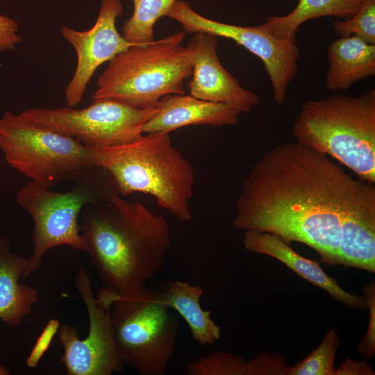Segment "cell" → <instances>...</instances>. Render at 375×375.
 <instances>
[{
  "mask_svg": "<svg viewBox=\"0 0 375 375\" xmlns=\"http://www.w3.org/2000/svg\"><path fill=\"white\" fill-rule=\"evenodd\" d=\"M374 184L297 140L282 143L264 153L244 178L232 224L304 244L322 262L338 265L342 223L375 209Z\"/></svg>",
  "mask_w": 375,
  "mask_h": 375,
  "instance_id": "6da1fadb",
  "label": "cell"
},
{
  "mask_svg": "<svg viewBox=\"0 0 375 375\" xmlns=\"http://www.w3.org/2000/svg\"><path fill=\"white\" fill-rule=\"evenodd\" d=\"M80 225L86 253L102 284L119 296L156 276L171 244L162 216L119 194L85 205Z\"/></svg>",
  "mask_w": 375,
  "mask_h": 375,
  "instance_id": "7a4b0ae2",
  "label": "cell"
},
{
  "mask_svg": "<svg viewBox=\"0 0 375 375\" xmlns=\"http://www.w3.org/2000/svg\"><path fill=\"white\" fill-rule=\"evenodd\" d=\"M95 164L111 174L120 196L149 194L179 221L191 219L194 171L169 133H149L131 143L95 149Z\"/></svg>",
  "mask_w": 375,
  "mask_h": 375,
  "instance_id": "3957f363",
  "label": "cell"
},
{
  "mask_svg": "<svg viewBox=\"0 0 375 375\" xmlns=\"http://www.w3.org/2000/svg\"><path fill=\"white\" fill-rule=\"evenodd\" d=\"M296 140L337 160L359 179L375 183V90L335 94L301 105Z\"/></svg>",
  "mask_w": 375,
  "mask_h": 375,
  "instance_id": "277c9868",
  "label": "cell"
},
{
  "mask_svg": "<svg viewBox=\"0 0 375 375\" xmlns=\"http://www.w3.org/2000/svg\"><path fill=\"white\" fill-rule=\"evenodd\" d=\"M185 32L131 47L115 56L99 76L93 100L110 99L140 108L157 106L167 94H185L192 72Z\"/></svg>",
  "mask_w": 375,
  "mask_h": 375,
  "instance_id": "5b68a950",
  "label": "cell"
},
{
  "mask_svg": "<svg viewBox=\"0 0 375 375\" xmlns=\"http://www.w3.org/2000/svg\"><path fill=\"white\" fill-rule=\"evenodd\" d=\"M73 188L58 192L29 181L17 192L16 200L32 217L33 252L24 278L36 270L51 248L66 245L87 252L78 222L85 205L118 194L115 181L103 167L95 166L74 181Z\"/></svg>",
  "mask_w": 375,
  "mask_h": 375,
  "instance_id": "8992f818",
  "label": "cell"
},
{
  "mask_svg": "<svg viewBox=\"0 0 375 375\" xmlns=\"http://www.w3.org/2000/svg\"><path fill=\"white\" fill-rule=\"evenodd\" d=\"M166 281L117 294L111 317L124 364L142 375H164L175 350L178 315L163 300Z\"/></svg>",
  "mask_w": 375,
  "mask_h": 375,
  "instance_id": "52a82bcc",
  "label": "cell"
},
{
  "mask_svg": "<svg viewBox=\"0 0 375 375\" xmlns=\"http://www.w3.org/2000/svg\"><path fill=\"white\" fill-rule=\"evenodd\" d=\"M0 149L11 167L50 189L97 166L95 149L10 111L0 119Z\"/></svg>",
  "mask_w": 375,
  "mask_h": 375,
  "instance_id": "ba28073f",
  "label": "cell"
},
{
  "mask_svg": "<svg viewBox=\"0 0 375 375\" xmlns=\"http://www.w3.org/2000/svg\"><path fill=\"white\" fill-rule=\"evenodd\" d=\"M158 107L140 108L114 99L93 100L88 107L35 108L20 115L26 119L71 137L94 149L131 143Z\"/></svg>",
  "mask_w": 375,
  "mask_h": 375,
  "instance_id": "9c48e42d",
  "label": "cell"
},
{
  "mask_svg": "<svg viewBox=\"0 0 375 375\" xmlns=\"http://www.w3.org/2000/svg\"><path fill=\"white\" fill-rule=\"evenodd\" d=\"M74 285L87 309L88 335L80 339L76 328L62 324L58 330L63 348L60 358L68 375H111L124 370L114 334L111 310L117 294L103 287L95 297L88 270L81 267Z\"/></svg>",
  "mask_w": 375,
  "mask_h": 375,
  "instance_id": "30bf717a",
  "label": "cell"
},
{
  "mask_svg": "<svg viewBox=\"0 0 375 375\" xmlns=\"http://www.w3.org/2000/svg\"><path fill=\"white\" fill-rule=\"evenodd\" d=\"M166 16L180 23L185 33H205L228 38L256 55L263 62L276 103H284L288 87L297 73L301 57L296 40L276 38L262 24L241 26L206 18L182 0H176Z\"/></svg>",
  "mask_w": 375,
  "mask_h": 375,
  "instance_id": "8fae6325",
  "label": "cell"
},
{
  "mask_svg": "<svg viewBox=\"0 0 375 375\" xmlns=\"http://www.w3.org/2000/svg\"><path fill=\"white\" fill-rule=\"evenodd\" d=\"M122 12L120 0H101L98 17L91 28L81 31L61 26L62 37L77 56L75 72L65 90L69 107L75 108L82 101L88 84L100 65L131 47L140 44L128 42L117 31L116 20Z\"/></svg>",
  "mask_w": 375,
  "mask_h": 375,
  "instance_id": "7c38bea8",
  "label": "cell"
},
{
  "mask_svg": "<svg viewBox=\"0 0 375 375\" xmlns=\"http://www.w3.org/2000/svg\"><path fill=\"white\" fill-rule=\"evenodd\" d=\"M194 34L185 47L192 65L190 95L226 104L240 113L249 112L258 104L259 99L254 92L243 88L224 67L217 56L216 37L205 33Z\"/></svg>",
  "mask_w": 375,
  "mask_h": 375,
  "instance_id": "4fadbf2b",
  "label": "cell"
},
{
  "mask_svg": "<svg viewBox=\"0 0 375 375\" xmlns=\"http://www.w3.org/2000/svg\"><path fill=\"white\" fill-rule=\"evenodd\" d=\"M242 245L249 252L278 260L303 279L324 290L334 300L344 306L358 310L367 309L363 296L344 290L317 262L303 257L278 236L269 233L247 231L242 238Z\"/></svg>",
  "mask_w": 375,
  "mask_h": 375,
  "instance_id": "5bb4252c",
  "label": "cell"
},
{
  "mask_svg": "<svg viewBox=\"0 0 375 375\" xmlns=\"http://www.w3.org/2000/svg\"><path fill=\"white\" fill-rule=\"evenodd\" d=\"M157 112L145 123L143 133H169L190 125L215 126L236 124L240 112L229 106L192 95L167 94L158 101Z\"/></svg>",
  "mask_w": 375,
  "mask_h": 375,
  "instance_id": "9a60e30c",
  "label": "cell"
},
{
  "mask_svg": "<svg viewBox=\"0 0 375 375\" xmlns=\"http://www.w3.org/2000/svg\"><path fill=\"white\" fill-rule=\"evenodd\" d=\"M10 238H0V319L18 326L38 298L36 290L22 283L28 258L10 250Z\"/></svg>",
  "mask_w": 375,
  "mask_h": 375,
  "instance_id": "2e32d148",
  "label": "cell"
},
{
  "mask_svg": "<svg viewBox=\"0 0 375 375\" xmlns=\"http://www.w3.org/2000/svg\"><path fill=\"white\" fill-rule=\"evenodd\" d=\"M326 87L347 90L354 83L375 75V44L354 36L340 37L327 47Z\"/></svg>",
  "mask_w": 375,
  "mask_h": 375,
  "instance_id": "e0dca14e",
  "label": "cell"
},
{
  "mask_svg": "<svg viewBox=\"0 0 375 375\" xmlns=\"http://www.w3.org/2000/svg\"><path fill=\"white\" fill-rule=\"evenodd\" d=\"M203 290L200 286L176 280L166 281L163 293L165 304L182 317L192 337L201 346L212 345L221 336L220 328L209 310L201 308Z\"/></svg>",
  "mask_w": 375,
  "mask_h": 375,
  "instance_id": "ac0fdd59",
  "label": "cell"
},
{
  "mask_svg": "<svg viewBox=\"0 0 375 375\" xmlns=\"http://www.w3.org/2000/svg\"><path fill=\"white\" fill-rule=\"evenodd\" d=\"M363 0H299L297 7L283 16H270L262 26L272 35L296 40V33L305 22L324 16L349 18L360 9Z\"/></svg>",
  "mask_w": 375,
  "mask_h": 375,
  "instance_id": "d6986e66",
  "label": "cell"
},
{
  "mask_svg": "<svg viewBox=\"0 0 375 375\" xmlns=\"http://www.w3.org/2000/svg\"><path fill=\"white\" fill-rule=\"evenodd\" d=\"M176 0H133V13L122 26V36L133 44H145L154 40L156 22L165 16Z\"/></svg>",
  "mask_w": 375,
  "mask_h": 375,
  "instance_id": "ffe728a7",
  "label": "cell"
},
{
  "mask_svg": "<svg viewBox=\"0 0 375 375\" xmlns=\"http://www.w3.org/2000/svg\"><path fill=\"white\" fill-rule=\"evenodd\" d=\"M339 343L338 333L330 329L318 347L295 365L287 367L284 375H336L334 358Z\"/></svg>",
  "mask_w": 375,
  "mask_h": 375,
  "instance_id": "44dd1931",
  "label": "cell"
},
{
  "mask_svg": "<svg viewBox=\"0 0 375 375\" xmlns=\"http://www.w3.org/2000/svg\"><path fill=\"white\" fill-rule=\"evenodd\" d=\"M188 375H249V360L240 355L214 350L189 363Z\"/></svg>",
  "mask_w": 375,
  "mask_h": 375,
  "instance_id": "7402d4cb",
  "label": "cell"
},
{
  "mask_svg": "<svg viewBox=\"0 0 375 375\" xmlns=\"http://www.w3.org/2000/svg\"><path fill=\"white\" fill-rule=\"evenodd\" d=\"M333 28L340 37L354 35L375 44V0H363L353 16L333 22Z\"/></svg>",
  "mask_w": 375,
  "mask_h": 375,
  "instance_id": "603a6c76",
  "label": "cell"
},
{
  "mask_svg": "<svg viewBox=\"0 0 375 375\" xmlns=\"http://www.w3.org/2000/svg\"><path fill=\"white\" fill-rule=\"evenodd\" d=\"M363 297L369 310V322L366 335L356 345V351L366 360L375 355V284L370 282L362 290Z\"/></svg>",
  "mask_w": 375,
  "mask_h": 375,
  "instance_id": "cb8c5ba5",
  "label": "cell"
},
{
  "mask_svg": "<svg viewBox=\"0 0 375 375\" xmlns=\"http://www.w3.org/2000/svg\"><path fill=\"white\" fill-rule=\"evenodd\" d=\"M60 322L57 319H51L44 327L42 333L26 360V365L31 367H36L44 353L48 350L54 336L58 332Z\"/></svg>",
  "mask_w": 375,
  "mask_h": 375,
  "instance_id": "d4e9b609",
  "label": "cell"
},
{
  "mask_svg": "<svg viewBox=\"0 0 375 375\" xmlns=\"http://www.w3.org/2000/svg\"><path fill=\"white\" fill-rule=\"evenodd\" d=\"M19 25L13 19L0 15V52L13 49L22 41Z\"/></svg>",
  "mask_w": 375,
  "mask_h": 375,
  "instance_id": "484cf974",
  "label": "cell"
},
{
  "mask_svg": "<svg viewBox=\"0 0 375 375\" xmlns=\"http://www.w3.org/2000/svg\"><path fill=\"white\" fill-rule=\"evenodd\" d=\"M375 373L366 361L355 362L347 358L339 369H336V375L340 374H367L374 375Z\"/></svg>",
  "mask_w": 375,
  "mask_h": 375,
  "instance_id": "4316f807",
  "label": "cell"
},
{
  "mask_svg": "<svg viewBox=\"0 0 375 375\" xmlns=\"http://www.w3.org/2000/svg\"><path fill=\"white\" fill-rule=\"evenodd\" d=\"M9 374L8 370L3 366L0 365V375H8Z\"/></svg>",
  "mask_w": 375,
  "mask_h": 375,
  "instance_id": "83f0119b",
  "label": "cell"
}]
</instances>
